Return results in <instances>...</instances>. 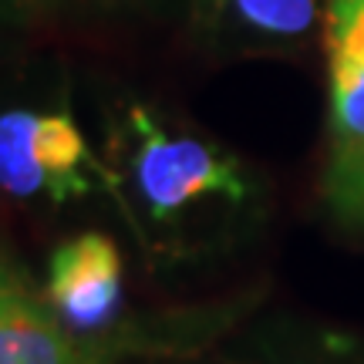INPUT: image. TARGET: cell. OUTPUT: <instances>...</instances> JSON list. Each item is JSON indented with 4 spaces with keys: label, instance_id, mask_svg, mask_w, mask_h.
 Listing matches in <instances>:
<instances>
[{
    "label": "cell",
    "instance_id": "obj_1",
    "mask_svg": "<svg viewBox=\"0 0 364 364\" xmlns=\"http://www.w3.org/2000/svg\"><path fill=\"white\" fill-rule=\"evenodd\" d=\"M132 125L139 129L135 186L156 220H172L206 196H226L230 203L247 199L250 182L233 156L199 139H172L142 108L132 112Z\"/></svg>",
    "mask_w": 364,
    "mask_h": 364
},
{
    "label": "cell",
    "instance_id": "obj_2",
    "mask_svg": "<svg viewBox=\"0 0 364 364\" xmlns=\"http://www.w3.org/2000/svg\"><path fill=\"white\" fill-rule=\"evenodd\" d=\"M48 304L75 331L112 324L122 304V257L102 233H81L58 247L48 263Z\"/></svg>",
    "mask_w": 364,
    "mask_h": 364
},
{
    "label": "cell",
    "instance_id": "obj_3",
    "mask_svg": "<svg viewBox=\"0 0 364 364\" xmlns=\"http://www.w3.org/2000/svg\"><path fill=\"white\" fill-rule=\"evenodd\" d=\"M0 364H81L48 297H38L11 263H0Z\"/></svg>",
    "mask_w": 364,
    "mask_h": 364
},
{
    "label": "cell",
    "instance_id": "obj_4",
    "mask_svg": "<svg viewBox=\"0 0 364 364\" xmlns=\"http://www.w3.org/2000/svg\"><path fill=\"white\" fill-rule=\"evenodd\" d=\"M34 162H38L41 179H44V196H51L54 203L85 196L91 189V179L85 169H91L95 162H91L85 135L68 112L38 115Z\"/></svg>",
    "mask_w": 364,
    "mask_h": 364
},
{
    "label": "cell",
    "instance_id": "obj_5",
    "mask_svg": "<svg viewBox=\"0 0 364 364\" xmlns=\"http://www.w3.org/2000/svg\"><path fill=\"white\" fill-rule=\"evenodd\" d=\"M34 125L38 115L24 108L0 115V189L17 199L44 193V179L34 162Z\"/></svg>",
    "mask_w": 364,
    "mask_h": 364
},
{
    "label": "cell",
    "instance_id": "obj_6",
    "mask_svg": "<svg viewBox=\"0 0 364 364\" xmlns=\"http://www.w3.org/2000/svg\"><path fill=\"white\" fill-rule=\"evenodd\" d=\"M324 203L341 226L364 233V145L331 152L324 169Z\"/></svg>",
    "mask_w": 364,
    "mask_h": 364
},
{
    "label": "cell",
    "instance_id": "obj_7",
    "mask_svg": "<svg viewBox=\"0 0 364 364\" xmlns=\"http://www.w3.org/2000/svg\"><path fill=\"white\" fill-rule=\"evenodd\" d=\"M327 51L331 78L354 75L364 68V0L327 4Z\"/></svg>",
    "mask_w": 364,
    "mask_h": 364
},
{
    "label": "cell",
    "instance_id": "obj_8",
    "mask_svg": "<svg viewBox=\"0 0 364 364\" xmlns=\"http://www.w3.org/2000/svg\"><path fill=\"white\" fill-rule=\"evenodd\" d=\"M364 145V68L331 78V152Z\"/></svg>",
    "mask_w": 364,
    "mask_h": 364
},
{
    "label": "cell",
    "instance_id": "obj_9",
    "mask_svg": "<svg viewBox=\"0 0 364 364\" xmlns=\"http://www.w3.org/2000/svg\"><path fill=\"white\" fill-rule=\"evenodd\" d=\"M240 21L277 38H297L314 24V0H220Z\"/></svg>",
    "mask_w": 364,
    "mask_h": 364
},
{
    "label": "cell",
    "instance_id": "obj_10",
    "mask_svg": "<svg viewBox=\"0 0 364 364\" xmlns=\"http://www.w3.org/2000/svg\"><path fill=\"white\" fill-rule=\"evenodd\" d=\"M31 4H41V0H0V7H31Z\"/></svg>",
    "mask_w": 364,
    "mask_h": 364
}]
</instances>
